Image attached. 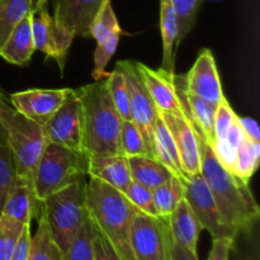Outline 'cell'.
<instances>
[{
  "instance_id": "74e56055",
  "label": "cell",
  "mask_w": 260,
  "mask_h": 260,
  "mask_svg": "<svg viewBox=\"0 0 260 260\" xmlns=\"http://www.w3.org/2000/svg\"><path fill=\"white\" fill-rule=\"evenodd\" d=\"M235 238L212 239V248L207 260H230V251Z\"/></svg>"
},
{
  "instance_id": "5b68a950",
  "label": "cell",
  "mask_w": 260,
  "mask_h": 260,
  "mask_svg": "<svg viewBox=\"0 0 260 260\" xmlns=\"http://www.w3.org/2000/svg\"><path fill=\"white\" fill-rule=\"evenodd\" d=\"M85 180L81 179L48 196L42 202V213L52 239L63 255L79 230L89 218L85 200Z\"/></svg>"
},
{
  "instance_id": "cb8c5ba5",
  "label": "cell",
  "mask_w": 260,
  "mask_h": 260,
  "mask_svg": "<svg viewBox=\"0 0 260 260\" xmlns=\"http://www.w3.org/2000/svg\"><path fill=\"white\" fill-rule=\"evenodd\" d=\"M160 29L162 38L161 68L174 73V45L178 40V18L170 0H160Z\"/></svg>"
},
{
  "instance_id": "1f68e13d",
  "label": "cell",
  "mask_w": 260,
  "mask_h": 260,
  "mask_svg": "<svg viewBox=\"0 0 260 260\" xmlns=\"http://www.w3.org/2000/svg\"><path fill=\"white\" fill-rule=\"evenodd\" d=\"M119 146H121V154L126 157L136 156V155L150 156L144 136L134 121H122Z\"/></svg>"
},
{
  "instance_id": "d6a6232c",
  "label": "cell",
  "mask_w": 260,
  "mask_h": 260,
  "mask_svg": "<svg viewBox=\"0 0 260 260\" xmlns=\"http://www.w3.org/2000/svg\"><path fill=\"white\" fill-rule=\"evenodd\" d=\"M65 260H95L93 248V228L90 218L84 222L78 235L65 253Z\"/></svg>"
},
{
  "instance_id": "52a82bcc",
  "label": "cell",
  "mask_w": 260,
  "mask_h": 260,
  "mask_svg": "<svg viewBox=\"0 0 260 260\" xmlns=\"http://www.w3.org/2000/svg\"><path fill=\"white\" fill-rule=\"evenodd\" d=\"M129 244L135 260H172L173 238L169 217L149 216L136 211Z\"/></svg>"
},
{
  "instance_id": "7bdbcfd3",
  "label": "cell",
  "mask_w": 260,
  "mask_h": 260,
  "mask_svg": "<svg viewBox=\"0 0 260 260\" xmlns=\"http://www.w3.org/2000/svg\"><path fill=\"white\" fill-rule=\"evenodd\" d=\"M0 95H4V91L2 90V86H0Z\"/></svg>"
},
{
  "instance_id": "8992f818",
  "label": "cell",
  "mask_w": 260,
  "mask_h": 260,
  "mask_svg": "<svg viewBox=\"0 0 260 260\" xmlns=\"http://www.w3.org/2000/svg\"><path fill=\"white\" fill-rule=\"evenodd\" d=\"M89 156L60 145L51 144L43 149L35 170V194L43 202L52 193L73 184L88 175Z\"/></svg>"
},
{
  "instance_id": "d6986e66",
  "label": "cell",
  "mask_w": 260,
  "mask_h": 260,
  "mask_svg": "<svg viewBox=\"0 0 260 260\" xmlns=\"http://www.w3.org/2000/svg\"><path fill=\"white\" fill-rule=\"evenodd\" d=\"M88 177L102 180L123 194L132 182L128 160L121 154L89 156Z\"/></svg>"
},
{
  "instance_id": "277c9868",
  "label": "cell",
  "mask_w": 260,
  "mask_h": 260,
  "mask_svg": "<svg viewBox=\"0 0 260 260\" xmlns=\"http://www.w3.org/2000/svg\"><path fill=\"white\" fill-rule=\"evenodd\" d=\"M0 127L12 150L17 177L33 185L36 167L47 145L43 126L20 114L4 94L0 95Z\"/></svg>"
},
{
  "instance_id": "8fae6325",
  "label": "cell",
  "mask_w": 260,
  "mask_h": 260,
  "mask_svg": "<svg viewBox=\"0 0 260 260\" xmlns=\"http://www.w3.org/2000/svg\"><path fill=\"white\" fill-rule=\"evenodd\" d=\"M32 33L36 50L53 58L62 73L69 48L75 36L53 19L47 7L32 13Z\"/></svg>"
},
{
  "instance_id": "ac0fdd59",
  "label": "cell",
  "mask_w": 260,
  "mask_h": 260,
  "mask_svg": "<svg viewBox=\"0 0 260 260\" xmlns=\"http://www.w3.org/2000/svg\"><path fill=\"white\" fill-rule=\"evenodd\" d=\"M42 202H38L35 194V187L27 180L15 177L14 183L10 187L2 213L13 218L23 225H30L33 217H38Z\"/></svg>"
},
{
  "instance_id": "4316f807",
  "label": "cell",
  "mask_w": 260,
  "mask_h": 260,
  "mask_svg": "<svg viewBox=\"0 0 260 260\" xmlns=\"http://www.w3.org/2000/svg\"><path fill=\"white\" fill-rule=\"evenodd\" d=\"M260 144L244 139L236 152L235 161L230 172L239 179L249 183L254 173L256 172L260 162Z\"/></svg>"
},
{
  "instance_id": "f35d334b",
  "label": "cell",
  "mask_w": 260,
  "mask_h": 260,
  "mask_svg": "<svg viewBox=\"0 0 260 260\" xmlns=\"http://www.w3.org/2000/svg\"><path fill=\"white\" fill-rule=\"evenodd\" d=\"M30 225H24L10 260H28L30 248Z\"/></svg>"
},
{
  "instance_id": "7402d4cb",
  "label": "cell",
  "mask_w": 260,
  "mask_h": 260,
  "mask_svg": "<svg viewBox=\"0 0 260 260\" xmlns=\"http://www.w3.org/2000/svg\"><path fill=\"white\" fill-rule=\"evenodd\" d=\"M127 160H128L132 180L150 188V189H154L172 177H175L159 160L149 156V155L128 156Z\"/></svg>"
},
{
  "instance_id": "f546056e",
  "label": "cell",
  "mask_w": 260,
  "mask_h": 260,
  "mask_svg": "<svg viewBox=\"0 0 260 260\" xmlns=\"http://www.w3.org/2000/svg\"><path fill=\"white\" fill-rule=\"evenodd\" d=\"M258 223L249 230L241 231L234 239L230 260H260Z\"/></svg>"
},
{
  "instance_id": "ffe728a7",
  "label": "cell",
  "mask_w": 260,
  "mask_h": 260,
  "mask_svg": "<svg viewBox=\"0 0 260 260\" xmlns=\"http://www.w3.org/2000/svg\"><path fill=\"white\" fill-rule=\"evenodd\" d=\"M36 51L32 33V13H28L17 27L12 30L9 38L0 50V57L13 65H28Z\"/></svg>"
},
{
  "instance_id": "9a60e30c",
  "label": "cell",
  "mask_w": 260,
  "mask_h": 260,
  "mask_svg": "<svg viewBox=\"0 0 260 260\" xmlns=\"http://www.w3.org/2000/svg\"><path fill=\"white\" fill-rule=\"evenodd\" d=\"M185 91L218 106L225 99L215 57L210 48L200 52L192 69L184 75Z\"/></svg>"
},
{
  "instance_id": "5bb4252c",
  "label": "cell",
  "mask_w": 260,
  "mask_h": 260,
  "mask_svg": "<svg viewBox=\"0 0 260 260\" xmlns=\"http://www.w3.org/2000/svg\"><path fill=\"white\" fill-rule=\"evenodd\" d=\"M70 89H28L10 94L9 102L20 114L45 126L57 112Z\"/></svg>"
},
{
  "instance_id": "6da1fadb",
  "label": "cell",
  "mask_w": 260,
  "mask_h": 260,
  "mask_svg": "<svg viewBox=\"0 0 260 260\" xmlns=\"http://www.w3.org/2000/svg\"><path fill=\"white\" fill-rule=\"evenodd\" d=\"M183 109L197 134L200 145L201 174L212 192L221 218L234 233L239 234L241 231L249 230L258 223L260 217L259 205L251 193L249 183L239 179L223 167L207 135L190 118L184 106Z\"/></svg>"
},
{
  "instance_id": "d590c367",
  "label": "cell",
  "mask_w": 260,
  "mask_h": 260,
  "mask_svg": "<svg viewBox=\"0 0 260 260\" xmlns=\"http://www.w3.org/2000/svg\"><path fill=\"white\" fill-rule=\"evenodd\" d=\"M129 202L135 206L137 211L149 216H159L155 210L154 198H152V189L140 184L132 180L131 184L124 193Z\"/></svg>"
},
{
  "instance_id": "4dcf8cb0",
  "label": "cell",
  "mask_w": 260,
  "mask_h": 260,
  "mask_svg": "<svg viewBox=\"0 0 260 260\" xmlns=\"http://www.w3.org/2000/svg\"><path fill=\"white\" fill-rule=\"evenodd\" d=\"M15 177H17V173H15L14 157L5 140L4 131L0 127V213H2L5 197L14 183Z\"/></svg>"
},
{
  "instance_id": "9c48e42d",
  "label": "cell",
  "mask_w": 260,
  "mask_h": 260,
  "mask_svg": "<svg viewBox=\"0 0 260 260\" xmlns=\"http://www.w3.org/2000/svg\"><path fill=\"white\" fill-rule=\"evenodd\" d=\"M43 129L47 142L79 152H85L83 108L75 89H70L63 103L43 126Z\"/></svg>"
},
{
  "instance_id": "8d00e7d4",
  "label": "cell",
  "mask_w": 260,
  "mask_h": 260,
  "mask_svg": "<svg viewBox=\"0 0 260 260\" xmlns=\"http://www.w3.org/2000/svg\"><path fill=\"white\" fill-rule=\"evenodd\" d=\"M93 228V248L95 260H122L111 241L91 223Z\"/></svg>"
},
{
  "instance_id": "30bf717a",
  "label": "cell",
  "mask_w": 260,
  "mask_h": 260,
  "mask_svg": "<svg viewBox=\"0 0 260 260\" xmlns=\"http://www.w3.org/2000/svg\"><path fill=\"white\" fill-rule=\"evenodd\" d=\"M184 183V200L194 212L198 222L212 239L235 238L234 233L221 218L217 205L210 187L201 173L183 178Z\"/></svg>"
},
{
  "instance_id": "b9f144b4",
  "label": "cell",
  "mask_w": 260,
  "mask_h": 260,
  "mask_svg": "<svg viewBox=\"0 0 260 260\" xmlns=\"http://www.w3.org/2000/svg\"><path fill=\"white\" fill-rule=\"evenodd\" d=\"M50 0H30V13H35L40 10L41 8L47 7Z\"/></svg>"
},
{
  "instance_id": "d4e9b609",
  "label": "cell",
  "mask_w": 260,
  "mask_h": 260,
  "mask_svg": "<svg viewBox=\"0 0 260 260\" xmlns=\"http://www.w3.org/2000/svg\"><path fill=\"white\" fill-rule=\"evenodd\" d=\"M38 228L35 236L30 238L28 260H65V255L52 239L41 206L38 215Z\"/></svg>"
},
{
  "instance_id": "2e32d148",
  "label": "cell",
  "mask_w": 260,
  "mask_h": 260,
  "mask_svg": "<svg viewBox=\"0 0 260 260\" xmlns=\"http://www.w3.org/2000/svg\"><path fill=\"white\" fill-rule=\"evenodd\" d=\"M53 19L74 36L90 37V27L107 0H52Z\"/></svg>"
},
{
  "instance_id": "4fadbf2b",
  "label": "cell",
  "mask_w": 260,
  "mask_h": 260,
  "mask_svg": "<svg viewBox=\"0 0 260 260\" xmlns=\"http://www.w3.org/2000/svg\"><path fill=\"white\" fill-rule=\"evenodd\" d=\"M157 114L172 134L178 154H179L183 175L188 177V175L201 173L200 145H198L197 134H196L192 122L183 109V106L180 113L157 111Z\"/></svg>"
},
{
  "instance_id": "44dd1931",
  "label": "cell",
  "mask_w": 260,
  "mask_h": 260,
  "mask_svg": "<svg viewBox=\"0 0 260 260\" xmlns=\"http://www.w3.org/2000/svg\"><path fill=\"white\" fill-rule=\"evenodd\" d=\"M169 228L173 241L192 253H197V244L202 226L198 222L194 212L183 198L172 215L169 216Z\"/></svg>"
},
{
  "instance_id": "e575fe53",
  "label": "cell",
  "mask_w": 260,
  "mask_h": 260,
  "mask_svg": "<svg viewBox=\"0 0 260 260\" xmlns=\"http://www.w3.org/2000/svg\"><path fill=\"white\" fill-rule=\"evenodd\" d=\"M24 225L0 215V260H10Z\"/></svg>"
},
{
  "instance_id": "e0dca14e",
  "label": "cell",
  "mask_w": 260,
  "mask_h": 260,
  "mask_svg": "<svg viewBox=\"0 0 260 260\" xmlns=\"http://www.w3.org/2000/svg\"><path fill=\"white\" fill-rule=\"evenodd\" d=\"M136 69L157 111L169 113L182 112V102L175 86L173 71H168L162 68L151 69L137 61Z\"/></svg>"
},
{
  "instance_id": "83f0119b",
  "label": "cell",
  "mask_w": 260,
  "mask_h": 260,
  "mask_svg": "<svg viewBox=\"0 0 260 260\" xmlns=\"http://www.w3.org/2000/svg\"><path fill=\"white\" fill-rule=\"evenodd\" d=\"M28 13H30V0H0V50Z\"/></svg>"
},
{
  "instance_id": "3957f363",
  "label": "cell",
  "mask_w": 260,
  "mask_h": 260,
  "mask_svg": "<svg viewBox=\"0 0 260 260\" xmlns=\"http://www.w3.org/2000/svg\"><path fill=\"white\" fill-rule=\"evenodd\" d=\"M75 91L83 108L85 154L88 156L121 154L119 137L123 119L112 102L106 81H94Z\"/></svg>"
},
{
  "instance_id": "484cf974",
  "label": "cell",
  "mask_w": 260,
  "mask_h": 260,
  "mask_svg": "<svg viewBox=\"0 0 260 260\" xmlns=\"http://www.w3.org/2000/svg\"><path fill=\"white\" fill-rule=\"evenodd\" d=\"M155 210L160 217H169L178 203L184 198V183L179 177H172L152 189Z\"/></svg>"
},
{
  "instance_id": "7c38bea8",
  "label": "cell",
  "mask_w": 260,
  "mask_h": 260,
  "mask_svg": "<svg viewBox=\"0 0 260 260\" xmlns=\"http://www.w3.org/2000/svg\"><path fill=\"white\" fill-rule=\"evenodd\" d=\"M121 33V25L112 8L111 0H107L90 27V37L96 42L94 51V69L91 73L95 81L102 80L108 74L106 73V68L116 52Z\"/></svg>"
},
{
  "instance_id": "ba28073f",
  "label": "cell",
  "mask_w": 260,
  "mask_h": 260,
  "mask_svg": "<svg viewBox=\"0 0 260 260\" xmlns=\"http://www.w3.org/2000/svg\"><path fill=\"white\" fill-rule=\"evenodd\" d=\"M117 68L122 71L126 80L127 90L129 95V108L131 119L137 124L144 136L149 149L150 156H154V127L157 119V108L152 102L149 91L145 88L139 71L136 69V61L122 60L117 62Z\"/></svg>"
},
{
  "instance_id": "836d02e7",
  "label": "cell",
  "mask_w": 260,
  "mask_h": 260,
  "mask_svg": "<svg viewBox=\"0 0 260 260\" xmlns=\"http://www.w3.org/2000/svg\"><path fill=\"white\" fill-rule=\"evenodd\" d=\"M178 18V40L179 45L196 24L201 0H170Z\"/></svg>"
},
{
  "instance_id": "603a6c76",
  "label": "cell",
  "mask_w": 260,
  "mask_h": 260,
  "mask_svg": "<svg viewBox=\"0 0 260 260\" xmlns=\"http://www.w3.org/2000/svg\"><path fill=\"white\" fill-rule=\"evenodd\" d=\"M154 156L159 160L162 165L168 168L175 177L183 179L182 167H180L179 154H178L177 146L173 140L172 134L168 127L157 114V119L154 127Z\"/></svg>"
},
{
  "instance_id": "ab89813d",
  "label": "cell",
  "mask_w": 260,
  "mask_h": 260,
  "mask_svg": "<svg viewBox=\"0 0 260 260\" xmlns=\"http://www.w3.org/2000/svg\"><path fill=\"white\" fill-rule=\"evenodd\" d=\"M239 123H240L246 139H249L253 142H259L260 144L259 126L253 118H249V117H239Z\"/></svg>"
},
{
  "instance_id": "60d3db41",
  "label": "cell",
  "mask_w": 260,
  "mask_h": 260,
  "mask_svg": "<svg viewBox=\"0 0 260 260\" xmlns=\"http://www.w3.org/2000/svg\"><path fill=\"white\" fill-rule=\"evenodd\" d=\"M172 260H200L197 253H192L188 249L183 248L179 244H172Z\"/></svg>"
},
{
  "instance_id": "7a4b0ae2",
  "label": "cell",
  "mask_w": 260,
  "mask_h": 260,
  "mask_svg": "<svg viewBox=\"0 0 260 260\" xmlns=\"http://www.w3.org/2000/svg\"><path fill=\"white\" fill-rule=\"evenodd\" d=\"M85 200L91 223L111 241L122 260H135L129 233L136 208L128 198L102 180L85 183Z\"/></svg>"
},
{
  "instance_id": "f1b7e54d",
  "label": "cell",
  "mask_w": 260,
  "mask_h": 260,
  "mask_svg": "<svg viewBox=\"0 0 260 260\" xmlns=\"http://www.w3.org/2000/svg\"><path fill=\"white\" fill-rule=\"evenodd\" d=\"M104 81H106L107 89H108L112 102H113L121 118L123 121H132L128 90H127L126 80H124L122 71L116 66V69L112 73L107 74Z\"/></svg>"
}]
</instances>
